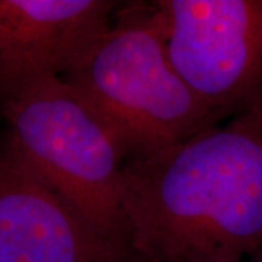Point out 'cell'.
<instances>
[{
    "label": "cell",
    "mask_w": 262,
    "mask_h": 262,
    "mask_svg": "<svg viewBox=\"0 0 262 262\" xmlns=\"http://www.w3.org/2000/svg\"><path fill=\"white\" fill-rule=\"evenodd\" d=\"M122 208L146 262L262 251V110L127 160Z\"/></svg>",
    "instance_id": "6da1fadb"
},
{
    "label": "cell",
    "mask_w": 262,
    "mask_h": 262,
    "mask_svg": "<svg viewBox=\"0 0 262 262\" xmlns=\"http://www.w3.org/2000/svg\"><path fill=\"white\" fill-rule=\"evenodd\" d=\"M114 18L60 77L111 130L127 160L219 125L172 63L155 5H128Z\"/></svg>",
    "instance_id": "7a4b0ae2"
},
{
    "label": "cell",
    "mask_w": 262,
    "mask_h": 262,
    "mask_svg": "<svg viewBox=\"0 0 262 262\" xmlns=\"http://www.w3.org/2000/svg\"><path fill=\"white\" fill-rule=\"evenodd\" d=\"M6 146L103 237L131 245L122 208L125 151L101 118L50 77L2 101Z\"/></svg>",
    "instance_id": "3957f363"
},
{
    "label": "cell",
    "mask_w": 262,
    "mask_h": 262,
    "mask_svg": "<svg viewBox=\"0 0 262 262\" xmlns=\"http://www.w3.org/2000/svg\"><path fill=\"white\" fill-rule=\"evenodd\" d=\"M153 5L172 63L215 121L262 110V0Z\"/></svg>",
    "instance_id": "277c9868"
},
{
    "label": "cell",
    "mask_w": 262,
    "mask_h": 262,
    "mask_svg": "<svg viewBox=\"0 0 262 262\" xmlns=\"http://www.w3.org/2000/svg\"><path fill=\"white\" fill-rule=\"evenodd\" d=\"M0 262H146L134 246L103 237L0 147Z\"/></svg>",
    "instance_id": "5b68a950"
},
{
    "label": "cell",
    "mask_w": 262,
    "mask_h": 262,
    "mask_svg": "<svg viewBox=\"0 0 262 262\" xmlns=\"http://www.w3.org/2000/svg\"><path fill=\"white\" fill-rule=\"evenodd\" d=\"M117 10L111 0H0V99L64 75Z\"/></svg>",
    "instance_id": "8992f818"
},
{
    "label": "cell",
    "mask_w": 262,
    "mask_h": 262,
    "mask_svg": "<svg viewBox=\"0 0 262 262\" xmlns=\"http://www.w3.org/2000/svg\"><path fill=\"white\" fill-rule=\"evenodd\" d=\"M201 262H262V251L248 253V255H239V256H222V258H213Z\"/></svg>",
    "instance_id": "52a82bcc"
}]
</instances>
